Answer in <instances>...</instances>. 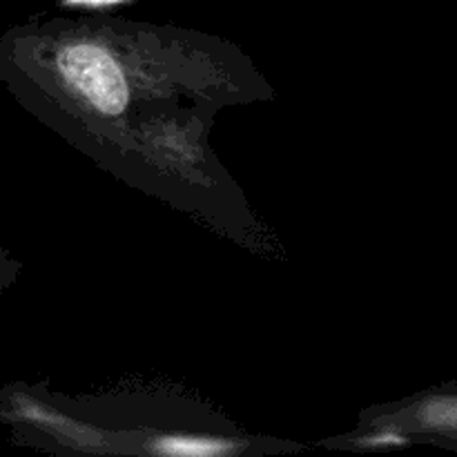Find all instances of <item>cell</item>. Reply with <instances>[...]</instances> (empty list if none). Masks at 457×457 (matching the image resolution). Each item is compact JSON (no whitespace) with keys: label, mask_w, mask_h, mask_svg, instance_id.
Returning a JSON list of instances; mask_svg holds the SVG:
<instances>
[{"label":"cell","mask_w":457,"mask_h":457,"mask_svg":"<svg viewBox=\"0 0 457 457\" xmlns=\"http://www.w3.org/2000/svg\"><path fill=\"white\" fill-rule=\"evenodd\" d=\"M154 449L165 455L205 457L228 453L230 445H226L221 440H208V437H163V440L156 442Z\"/></svg>","instance_id":"cell-2"},{"label":"cell","mask_w":457,"mask_h":457,"mask_svg":"<svg viewBox=\"0 0 457 457\" xmlns=\"http://www.w3.org/2000/svg\"><path fill=\"white\" fill-rule=\"evenodd\" d=\"M58 71L94 110L119 116L128 107L129 89L119 61L92 43H76L58 54Z\"/></svg>","instance_id":"cell-1"}]
</instances>
